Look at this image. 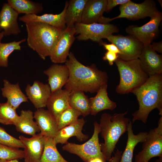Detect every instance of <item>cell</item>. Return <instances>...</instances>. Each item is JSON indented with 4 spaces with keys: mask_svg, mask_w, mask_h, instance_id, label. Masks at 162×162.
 <instances>
[{
    "mask_svg": "<svg viewBox=\"0 0 162 162\" xmlns=\"http://www.w3.org/2000/svg\"><path fill=\"white\" fill-rule=\"evenodd\" d=\"M136 97L138 109L132 114V124L140 120L146 124L149 114L157 108L162 116V74L149 76L142 85L131 92Z\"/></svg>",
    "mask_w": 162,
    "mask_h": 162,
    "instance_id": "obj_2",
    "label": "cell"
},
{
    "mask_svg": "<svg viewBox=\"0 0 162 162\" xmlns=\"http://www.w3.org/2000/svg\"><path fill=\"white\" fill-rule=\"evenodd\" d=\"M120 75L116 88L120 94H128L143 84L149 76L144 72L138 58L126 61L118 58L115 62Z\"/></svg>",
    "mask_w": 162,
    "mask_h": 162,
    "instance_id": "obj_5",
    "label": "cell"
},
{
    "mask_svg": "<svg viewBox=\"0 0 162 162\" xmlns=\"http://www.w3.org/2000/svg\"><path fill=\"white\" fill-rule=\"evenodd\" d=\"M68 4V2L66 1L63 10L58 14H45L41 15H24L20 17L19 20L25 23L31 22H39L64 29L66 27L64 17Z\"/></svg>",
    "mask_w": 162,
    "mask_h": 162,
    "instance_id": "obj_20",
    "label": "cell"
},
{
    "mask_svg": "<svg viewBox=\"0 0 162 162\" xmlns=\"http://www.w3.org/2000/svg\"><path fill=\"white\" fill-rule=\"evenodd\" d=\"M82 115L79 111L70 107L64 111L57 119L58 130L75 121Z\"/></svg>",
    "mask_w": 162,
    "mask_h": 162,
    "instance_id": "obj_33",
    "label": "cell"
},
{
    "mask_svg": "<svg viewBox=\"0 0 162 162\" xmlns=\"http://www.w3.org/2000/svg\"><path fill=\"white\" fill-rule=\"evenodd\" d=\"M69 70L68 80L65 88L70 92L76 91L97 92L107 84L108 76L106 72L99 70L92 64L85 66L79 62L71 52L65 62Z\"/></svg>",
    "mask_w": 162,
    "mask_h": 162,
    "instance_id": "obj_1",
    "label": "cell"
},
{
    "mask_svg": "<svg viewBox=\"0 0 162 162\" xmlns=\"http://www.w3.org/2000/svg\"><path fill=\"white\" fill-rule=\"evenodd\" d=\"M93 124V134L88 141L82 144L68 142L62 147V150L76 155L85 162H88L96 158H100L106 160L101 151L99 142V124L95 121Z\"/></svg>",
    "mask_w": 162,
    "mask_h": 162,
    "instance_id": "obj_6",
    "label": "cell"
},
{
    "mask_svg": "<svg viewBox=\"0 0 162 162\" xmlns=\"http://www.w3.org/2000/svg\"><path fill=\"white\" fill-rule=\"evenodd\" d=\"M16 110L7 102L0 103V123L15 125L19 118Z\"/></svg>",
    "mask_w": 162,
    "mask_h": 162,
    "instance_id": "obj_32",
    "label": "cell"
},
{
    "mask_svg": "<svg viewBox=\"0 0 162 162\" xmlns=\"http://www.w3.org/2000/svg\"><path fill=\"white\" fill-rule=\"evenodd\" d=\"M87 0H70L68 2L64 17L67 27L81 23L84 8Z\"/></svg>",
    "mask_w": 162,
    "mask_h": 162,
    "instance_id": "obj_26",
    "label": "cell"
},
{
    "mask_svg": "<svg viewBox=\"0 0 162 162\" xmlns=\"http://www.w3.org/2000/svg\"><path fill=\"white\" fill-rule=\"evenodd\" d=\"M19 139L24 146V162H39L45 144V136L40 133L28 138L20 136Z\"/></svg>",
    "mask_w": 162,
    "mask_h": 162,
    "instance_id": "obj_14",
    "label": "cell"
},
{
    "mask_svg": "<svg viewBox=\"0 0 162 162\" xmlns=\"http://www.w3.org/2000/svg\"><path fill=\"white\" fill-rule=\"evenodd\" d=\"M0 144L16 148H24L23 144L19 139L10 135L0 126Z\"/></svg>",
    "mask_w": 162,
    "mask_h": 162,
    "instance_id": "obj_35",
    "label": "cell"
},
{
    "mask_svg": "<svg viewBox=\"0 0 162 162\" xmlns=\"http://www.w3.org/2000/svg\"><path fill=\"white\" fill-rule=\"evenodd\" d=\"M34 118V114L32 111L22 110L19 120L15 125L16 130L19 132L32 136L35 135L37 132H40V130Z\"/></svg>",
    "mask_w": 162,
    "mask_h": 162,
    "instance_id": "obj_27",
    "label": "cell"
},
{
    "mask_svg": "<svg viewBox=\"0 0 162 162\" xmlns=\"http://www.w3.org/2000/svg\"><path fill=\"white\" fill-rule=\"evenodd\" d=\"M101 45H103L104 48L107 51L115 53L119 55L121 52L117 47L114 44H107L103 42V41L100 43Z\"/></svg>",
    "mask_w": 162,
    "mask_h": 162,
    "instance_id": "obj_38",
    "label": "cell"
},
{
    "mask_svg": "<svg viewBox=\"0 0 162 162\" xmlns=\"http://www.w3.org/2000/svg\"><path fill=\"white\" fill-rule=\"evenodd\" d=\"M128 111L112 115L102 114L99 124L100 133L104 142L100 143L101 151L106 161H109L120 137L126 131L130 119L125 117Z\"/></svg>",
    "mask_w": 162,
    "mask_h": 162,
    "instance_id": "obj_3",
    "label": "cell"
},
{
    "mask_svg": "<svg viewBox=\"0 0 162 162\" xmlns=\"http://www.w3.org/2000/svg\"><path fill=\"white\" fill-rule=\"evenodd\" d=\"M1 88L2 96L7 99V102L16 110L22 103L28 101V98L22 91L18 82L14 84L8 80H3Z\"/></svg>",
    "mask_w": 162,
    "mask_h": 162,
    "instance_id": "obj_24",
    "label": "cell"
},
{
    "mask_svg": "<svg viewBox=\"0 0 162 162\" xmlns=\"http://www.w3.org/2000/svg\"><path fill=\"white\" fill-rule=\"evenodd\" d=\"M34 118L40 133L44 136L53 139L58 130L56 121L50 112L43 108L37 109L34 113Z\"/></svg>",
    "mask_w": 162,
    "mask_h": 162,
    "instance_id": "obj_19",
    "label": "cell"
},
{
    "mask_svg": "<svg viewBox=\"0 0 162 162\" xmlns=\"http://www.w3.org/2000/svg\"><path fill=\"white\" fill-rule=\"evenodd\" d=\"M142 146V150L135 156V162H148L153 157H162V116L158 126L148 132Z\"/></svg>",
    "mask_w": 162,
    "mask_h": 162,
    "instance_id": "obj_7",
    "label": "cell"
},
{
    "mask_svg": "<svg viewBox=\"0 0 162 162\" xmlns=\"http://www.w3.org/2000/svg\"><path fill=\"white\" fill-rule=\"evenodd\" d=\"M12 160L10 161H7L4 160L0 159V162H10Z\"/></svg>",
    "mask_w": 162,
    "mask_h": 162,
    "instance_id": "obj_43",
    "label": "cell"
},
{
    "mask_svg": "<svg viewBox=\"0 0 162 162\" xmlns=\"http://www.w3.org/2000/svg\"><path fill=\"white\" fill-rule=\"evenodd\" d=\"M25 24L28 46L43 60L49 56L59 37L64 29L39 22Z\"/></svg>",
    "mask_w": 162,
    "mask_h": 162,
    "instance_id": "obj_4",
    "label": "cell"
},
{
    "mask_svg": "<svg viewBox=\"0 0 162 162\" xmlns=\"http://www.w3.org/2000/svg\"><path fill=\"white\" fill-rule=\"evenodd\" d=\"M107 84L101 87L94 97L89 98L90 114L96 115L99 112L105 110H113L117 106L116 103L109 98L107 92Z\"/></svg>",
    "mask_w": 162,
    "mask_h": 162,
    "instance_id": "obj_23",
    "label": "cell"
},
{
    "mask_svg": "<svg viewBox=\"0 0 162 162\" xmlns=\"http://www.w3.org/2000/svg\"><path fill=\"white\" fill-rule=\"evenodd\" d=\"M48 77V80L51 92L61 89L67 82L69 70L65 64H54L44 71Z\"/></svg>",
    "mask_w": 162,
    "mask_h": 162,
    "instance_id": "obj_21",
    "label": "cell"
},
{
    "mask_svg": "<svg viewBox=\"0 0 162 162\" xmlns=\"http://www.w3.org/2000/svg\"><path fill=\"white\" fill-rule=\"evenodd\" d=\"M118 58V55L115 53L107 51L103 58L104 60L107 61L110 65L113 64L114 62Z\"/></svg>",
    "mask_w": 162,
    "mask_h": 162,
    "instance_id": "obj_37",
    "label": "cell"
},
{
    "mask_svg": "<svg viewBox=\"0 0 162 162\" xmlns=\"http://www.w3.org/2000/svg\"><path fill=\"white\" fill-rule=\"evenodd\" d=\"M162 19V13L159 12L143 25L140 27L130 26L126 28V32L142 43L144 46L149 45L158 34Z\"/></svg>",
    "mask_w": 162,
    "mask_h": 162,
    "instance_id": "obj_11",
    "label": "cell"
},
{
    "mask_svg": "<svg viewBox=\"0 0 162 162\" xmlns=\"http://www.w3.org/2000/svg\"><path fill=\"white\" fill-rule=\"evenodd\" d=\"M53 139L45 136L44 150L39 162H69L58 151Z\"/></svg>",
    "mask_w": 162,
    "mask_h": 162,
    "instance_id": "obj_30",
    "label": "cell"
},
{
    "mask_svg": "<svg viewBox=\"0 0 162 162\" xmlns=\"http://www.w3.org/2000/svg\"><path fill=\"white\" fill-rule=\"evenodd\" d=\"M24 150L0 144V159L10 161L24 158Z\"/></svg>",
    "mask_w": 162,
    "mask_h": 162,
    "instance_id": "obj_34",
    "label": "cell"
},
{
    "mask_svg": "<svg viewBox=\"0 0 162 162\" xmlns=\"http://www.w3.org/2000/svg\"><path fill=\"white\" fill-rule=\"evenodd\" d=\"M10 162H18V161L17 160H12Z\"/></svg>",
    "mask_w": 162,
    "mask_h": 162,
    "instance_id": "obj_44",
    "label": "cell"
},
{
    "mask_svg": "<svg viewBox=\"0 0 162 162\" xmlns=\"http://www.w3.org/2000/svg\"><path fill=\"white\" fill-rule=\"evenodd\" d=\"M107 0H87L83 10L81 23L89 24L94 23L105 24Z\"/></svg>",
    "mask_w": 162,
    "mask_h": 162,
    "instance_id": "obj_18",
    "label": "cell"
},
{
    "mask_svg": "<svg viewBox=\"0 0 162 162\" xmlns=\"http://www.w3.org/2000/svg\"><path fill=\"white\" fill-rule=\"evenodd\" d=\"M26 41L23 39L18 41H13L7 43L0 42V67H7L10 55L15 50H20V44Z\"/></svg>",
    "mask_w": 162,
    "mask_h": 162,
    "instance_id": "obj_31",
    "label": "cell"
},
{
    "mask_svg": "<svg viewBox=\"0 0 162 162\" xmlns=\"http://www.w3.org/2000/svg\"><path fill=\"white\" fill-rule=\"evenodd\" d=\"M75 27L76 34H79L76 37L78 40H86L90 39L100 43L102 41L103 38H106L110 35L119 31L116 26L109 23H76Z\"/></svg>",
    "mask_w": 162,
    "mask_h": 162,
    "instance_id": "obj_9",
    "label": "cell"
},
{
    "mask_svg": "<svg viewBox=\"0 0 162 162\" xmlns=\"http://www.w3.org/2000/svg\"><path fill=\"white\" fill-rule=\"evenodd\" d=\"M7 3L19 14L38 15L43 9L42 3L30 0H8Z\"/></svg>",
    "mask_w": 162,
    "mask_h": 162,
    "instance_id": "obj_28",
    "label": "cell"
},
{
    "mask_svg": "<svg viewBox=\"0 0 162 162\" xmlns=\"http://www.w3.org/2000/svg\"><path fill=\"white\" fill-rule=\"evenodd\" d=\"M19 15L8 3L3 4L0 11V32H3L4 36L17 35L21 32Z\"/></svg>",
    "mask_w": 162,
    "mask_h": 162,
    "instance_id": "obj_16",
    "label": "cell"
},
{
    "mask_svg": "<svg viewBox=\"0 0 162 162\" xmlns=\"http://www.w3.org/2000/svg\"><path fill=\"white\" fill-rule=\"evenodd\" d=\"M25 92L28 99L37 109L46 106L51 93L48 84H44L38 80L34 81L32 85L27 84Z\"/></svg>",
    "mask_w": 162,
    "mask_h": 162,
    "instance_id": "obj_15",
    "label": "cell"
},
{
    "mask_svg": "<svg viewBox=\"0 0 162 162\" xmlns=\"http://www.w3.org/2000/svg\"><path fill=\"white\" fill-rule=\"evenodd\" d=\"M75 26L64 29L52 49L49 57L54 64L65 63L69 54L70 49L75 40Z\"/></svg>",
    "mask_w": 162,
    "mask_h": 162,
    "instance_id": "obj_12",
    "label": "cell"
},
{
    "mask_svg": "<svg viewBox=\"0 0 162 162\" xmlns=\"http://www.w3.org/2000/svg\"><path fill=\"white\" fill-rule=\"evenodd\" d=\"M130 0H107V4L105 12H108L114 7L118 5L124 4Z\"/></svg>",
    "mask_w": 162,
    "mask_h": 162,
    "instance_id": "obj_36",
    "label": "cell"
},
{
    "mask_svg": "<svg viewBox=\"0 0 162 162\" xmlns=\"http://www.w3.org/2000/svg\"><path fill=\"white\" fill-rule=\"evenodd\" d=\"M88 162H106V160L100 158H96Z\"/></svg>",
    "mask_w": 162,
    "mask_h": 162,
    "instance_id": "obj_41",
    "label": "cell"
},
{
    "mask_svg": "<svg viewBox=\"0 0 162 162\" xmlns=\"http://www.w3.org/2000/svg\"><path fill=\"white\" fill-rule=\"evenodd\" d=\"M69 103L70 107L80 111L83 117H86L90 114L89 98L83 92L76 91L70 92Z\"/></svg>",
    "mask_w": 162,
    "mask_h": 162,
    "instance_id": "obj_29",
    "label": "cell"
},
{
    "mask_svg": "<svg viewBox=\"0 0 162 162\" xmlns=\"http://www.w3.org/2000/svg\"><path fill=\"white\" fill-rule=\"evenodd\" d=\"M4 36V34L3 32L2 31L0 32V42H1L2 39Z\"/></svg>",
    "mask_w": 162,
    "mask_h": 162,
    "instance_id": "obj_42",
    "label": "cell"
},
{
    "mask_svg": "<svg viewBox=\"0 0 162 162\" xmlns=\"http://www.w3.org/2000/svg\"><path fill=\"white\" fill-rule=\"evenodd\" d=\"M70 93L65 89L62 88L51 92L46 106L56 121L64 111L70 107L69 103Z\"/></svg>",
    "mask_w": 162,
    "mask_h": 162,
    "instance_id": "obj_22",
    "label": "cell"
},
{
    "mask_svg": "<svg viewBox=\"0 0 162 162\" xmlns=\"http://www.w3.org/2000/svg\"><path fill=\"white\" fill-rule=\"evenodd\" d=\"M86 122L83 118L78 119L75 121L58 130L53 138L54 143L65 144L70 137L75 136L80 142L85 141L88 138V136L83 134L82 130Z\"/></svg>",
    "mask_w": 162,
    "mask_h": 162,
    "instance_id": "obj_17",
    "label": "cell"
},
{
    "mask_svg": "<svg viewBox=\"0 0 162 162\" xmlns=\"http://www.w3.org/2000/svg\"><path fill=\"white\" fill-rule=\"evenodd\" d=\"M132 123L130 121L127 130L128 139L125 149L122 153L120 162H132L133 152L136 146L145 141L148 132H141L135 135L132 129Z\"/></svg>",
    "mask_w": 162,
    "mask_h": 162,
    "instance_id": "obj_25",
    "label": "cell"
},
{
    "mask_svg": "<svg viewBox=\"0 0 162 162\" xmlns=\"http://www.w3.org/2000/svg\"><path fill=\"white\" fill-rule=\"evenodd\" d=\"M150 45L144 46L138 58L142 68L149 76L162 74V56L158 54Z\"/></svg>",
    "mask_w": 162,
    "mask_h": 162,
    "instance_id": "obj_13",
    "label": "cell"
},
{
    "mask_svg": "<svg viewBox=\"0 0 162 162\" xmlns=\"http://www.w3.org/2000/svg\"><path fill=\"white\" fill-rule=\"evenodd\" d=\"M150 45L153 49L159 53L162 52V41L158 42H152Z\"/></svg>",
    "mask_w": 162,
    "mask_h": 162,
    "instance_id": "obj_40",
    "label": "cell"
},
{
    "mask_svg": "<svg viewBox=\"0 0 162 162\" xmlns=\"http://www.w3.org/2000/svg\"><path fill=\"white\" fill-rule=\"evenodd\" d=\"M122 154V152L117 149L114 156L111 158L109 162H120Z\"/></svg>",
    "mask_w": 162,
    "mask_h": 162,
    "instance_id": "obj_39",
    "label": "cell"
},
{
    "mask_svg": "<svg viewBox=\"0 0 162 162\" xmlns=\"http://www.w3.org/2000/svg\"><path fill=\"white\" fill-rule=\"evenodd\" d=\"M106 39L118 48L121 53L118 58L126 61L138 58L144 45L138 40L130 35H109Z\"/></svg>",
    "mask_w": 162,
    "mask_h": 162,
    "instance_id": "obj_10",
    "label": "cell"
},
{
    "mask_svg": "<svg viewBox=\"0 0 162 162\" xmlns=\"http://www.w3.org/2000/svg\"><path fill=\"white\" fill-rule=\"evenodd\" d=\"M119 9L120 13L118 15L111 18H108V23L114 20L120 18L135 20L147 17L151 18L159 12L154 2L149 0H146L139 4L130 0L120 5Z\"/></svg>",
    "mask_w": 162,
    "mask_h": 162,
    "instance_id": "obj_8",
    "label": "cell"
}]
</instances>
